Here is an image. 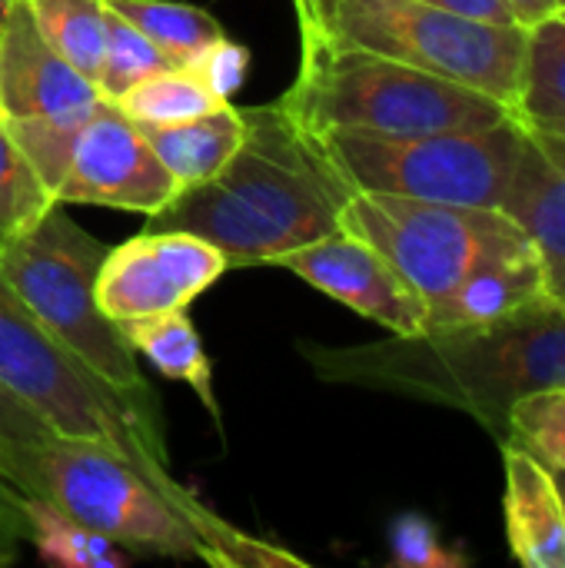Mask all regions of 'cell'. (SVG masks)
<instances>
[{
    "label": "cell",
    "instance_id": "obj_17",
    "mask_svg": "<svg viewBox=\"0 0 565 568\" xmlns=\"http://www.w3.org/2000/svg\"><path fill=\"white\" fill-rule=\"evenodd\" d=\"M180 190L216 176L246 136L243 106L223 103L180 123H137Z\"/></svg>",
    "mask_w": 565,
    "mask_h": 568
},
{
    "label": "cell",
    "instance_id": "obj_12",
    "mask_svg": "<svg viewBox=\"0 0 565 568\" xmlns=\"http://www.w3.org/2000/svg\"><path fill=\"white\" fill-rule=\"evenodd\" d=\"M273 266L296 273L323 296L380 323L393 336L426 333V303L420 300V293L393 270L386 256H380L366 240L346 230L290 250L276 256Z\"/></svg>",
    "mask_w": 565,
    "mask_h": 568
},
{
    "label": "cell",
    "instance_id": "obj_20",
    "mask_svg": "<svg viewBox=\"0 0 565 568\" xmlns=\"http://www.w3.org/2000/svg\"><path fill=\"white\" fill-rule=\"evenodd\" d=\"M23 542H30L47 566L123 568L130 562V556L113 539L93 532L90 526L77 523L60 506H53L50 499H40V496L27 499V536H23Z\"/></svg>",
    "mask_w": 565,
    "mask_h": 568
},
{
    "label": "cell",
    "instance_id": "obj_14",
    "mask_svg": "<svg viewBox=\"0 0 565 568\" xmlns=\"http://www.w3.org/2000/svg\"><path fill=\"white\" fill-rule=\"evenodd\" d=\"M559 306L549 293L546 266L533 240L483 260L440 306L426 316V333L480 329L523 313Z\"/></svg>",
    "mask_w": 565,
    "mask_h": 568
},
{
    "label": "cell",
    "instance_id": "obj_1",
    "mask_svg": "<svg viewBox=\"0 0 565 568\" xmlns=\"http://www.w3.org/2000/svg\"><path fill=\"white\" fill-rule=\"evenodd\" d=\"M246 136L206 183L180 190L147 230H186L233 266H263L340 230L350 186L280 103L243 106Z\"/></svg>",
    "mask_w": 565,
    "mask_h": 568
},
{
    "label": "cell",
    "instance_id": "obj_19",
    "mask_svg": "<svg viewBox=\"0 0 565 568\" xmlns=\"http://www.w3.org/2000/svg\"><path fill=\"white\" fill-rule=\"evenodd\" d=\"M516 116L529 133H565V17L559 10L526 27V60Z\"/></svg>",
    "mask_w": 565,
    "mask_h": 568
},
{
    "label": "cell",
    "instance_id": "obj_37",
    "mask_svg": "<svg viewBox=\"0 0 565 568\" xmlns=\"http://www.w3.org/2000/svg\"><path fill=\"white\" fill-rule=\"evenodd\" d=\"M556 10H565V0H556Z\"/></svg>",
    "mask_w": 565,
    "mask_h": 568
},
{
    "label": "cell",
    "instance_id": "obj_29",
    "mask_svg": "<svg viewBox=\"0 0 565 568\" xmlns=\"http://www.w3.org/2000/svg\"><path fill=\"white\" fill-rule=\"evenodd\" d=\"M390 552H393V566L403 568H453L463 566V556L450 552L433 523H426L423 516H400L390 529Z\"/></svg>",
    "mask_w": 565,
    "mask_h": 568
},
{
    "label": "cell",
    "instance_id": "obj_25",
    "mask_svg": "<svg viewBox=\"0 0 565 568\" xmlns=\"http://www.w3.org/2000/svg\"><path fill=\"white\" fill-rule=\"evenodd\" d=\"M110 10V7H107ZM173 67L167 60V53L150 43L137 27H130L123 17H117L110 10L107 20V43H103V57H100V70H97V93L103 100H120L133 83H140L143 77Z\"/></svg>",
    "mask_w": 565,
    "mask_h": 568
},
{
    "label": "cell",
    "instance_id": "obj_41",
    "mask_svg": "<svg viewBox=\"0 0 565 568\" xmlns=\"http://www.w3.org/2000/svg\"><path fill=\"white\" fill-rule=\"evenodd\" d=\"M0 240H3V233H0Z\"/></svg>",
    "mask_w": 565,
    "mask_h": 568
},
{
    "label": "cell",
    "instance_id": "obj_30",
    "mask_svg": "<svg viewBox=\"0 0 565 568\" xmlns=\"http://www.w3.org/2000/svg\"><path fill=\"white\" fill-rule=\"evenodd\" d=\"M423 3H433L440 10H450V13H460V17L486 20V23H516L506 0H423Z\"/></svg>",
    "mask_w": 565,
    "mask_h": 568
},
{
    "label": "cell",
    "instance_id": "obj_3",
    "mask_svg": "<svg viewBox=\"0 0 565 568\" xmlns=\"http://www.w3.org/2000/svg\"><path fill=\"white\" fill-rule=\"evenodd\" d=\"M20 489L50 499L77 523L137 556L210 566H306V559L243 536L190 489L167 486L103 439L50 433L23 453Z\"/></svg>",
    "mask_w": 565,
    "mask_h": 568
},
{
    "label": "cell",
    "instance_id": "obj_32",
    "mask_svg": "<svg viewBox=\"0 0 565 568\" xmlns=\"http://www.w3.org/2000/svg\"><path fill=\"white\" fill-rule=\"evenodd\" d=\"M506 3H509L516 23H523V27H533L536 20L556 13V0H506Z\"/></svg>",
    "mask_w": 565,
    "mask_h": 568
},
{
    "label": "cell",
    "instance_id": "obj_27",
    "mask_svg": "<svg viewBox=\"0 0 565 568\" xmlns=\"http://www.w3.org/2000/svg\"><path fill=\"white\" fill-rule=\"evenodd\" d=\"M50 433L53 429L30 406H23L17 396H10L0 386V469L7 473V479L17 489H20V476H23V453L37 443H43Z\"/></svg>",
    "mask_w": 565,
    "mask_h": 568
},
{
    "label": "cell",
    "instance_id": "obj_21",
    "mask_svg": "<svg viewBox=\"0 0 565 568\" xmlns=\"http://www.w3.org/2000/svg\"><path fill=\"white\" fill-rule=\"evenodd\" d=\"M117 17L137 27L150 43H157L173 67H186V60L203 50L210 40L223 37V23L183 0H103Z\"/></svg>",
    "mask_w": 565,
    "mask_h": 568
},
{
    "label": "cell",
    "instance_id": "obj_13",
    "mask_svg": "<svg viewBox=\"0 0 565 568\" xmlns=\"http://www.w3.org/2000/svg\"><path fill=\"white\" fill-rule=\"evenodd\" d=\"M103 97L37 30L27 0L0 17V116L83 126Z\"/></svg>",
    "mask_w": 565,
    "mask_h": 568
},
{
    "label": "cell",
    "instance_id": "obj_11",
    "mask_svg": "<svg viewBox=\"0 0 565 568\" xmlns=\"http://www.w3.org/2000/svg\"><path fill=\"white\" fill-rule=\"evenodd\" d=\"M176 193V180L150 150L140 126L120 113L117 103L100 100L73 140L67 173L53 190V203H83L153 216Z\"/></svg>",
    "mask_w": 565,
    "mask_h": 568
},
{
    "label": "cell",
    "instance_id": "obj_7",
    "mask_svg": "<svg viewBox=\"0 0 565 568\" xmlns=\"http://www.w3.org/2000/svg\"><path fill=\"white\" fill-rule=\"evenodd\" d=\"M0 386L30 406L53 433L117 446L140 469L180 486L167 469L157 403L117 393L73 359L13 296L0 273Z\"/></svg>",
    "mask_w": 565,
    "mask_h": 568
},
{
    "label": "cell",
    "instance_id": "obj_16",
    "mask_svg": "<svg viewBox=\"0 0 565 568\" xmlns=\"http://www.w3.org/2000/svg\"><path fill=\"white\" fill-rule=\"evenodd\" d=\"M503 210L529 233L536 243L549 293L563 306L565 303V166L553 163L536 136L529 133L519 170L506 193Z\"/></svg>",
    "mask_w": 565,
    "mask_h": 568
},
{
    "label": "cell",
    "instance_id": "obj_15",
    "mask_svg": "<svg viewBox=\"0 0 565 568\" xmlns=\"http://www.w3.org/2000/svg\"><path fill=\"white\" fill-rule=\"evenodd\" d=\"M503 513L509 552L526 568H565V509L553 473L503 439Z\"/></svg>",
    "mask_w": 565,
    "mask_h": 568
},
{
    "label": "cell",
    "instance_id": "obj_24",
    "mask_svg": "<svg viewBox=\"0 0 565 568\" xmlns=\"http://www.w3.org/2000/svg\"><path fill=\"white\" fill-rule=\"evenodd\" d=\"M503 439L526 449L549 473L565 469V383L519 396L506 413Z\"/></svg>",
    "mask_w": 565,
    "mask_h": 568
},
{
    "label": "cell",
    "instance_id": "obj_35",
    "mask_svg": "<svg viewBox=\"0 0 565 568\" xmlns=\"http://www.w3.org/2000/svg\"><path fill=\"white\" fill-rule=\"evenodd\" d=\"M553 483H556V489H559V499H563L565 509V469H553Z\"/></svg>",
    "mask_w": 565,
    "mask_h": 568
},
{
    "label": "cell",
    "instance_id": "obj_2",
    "mask_svg": "<svg viewBox=\"0 0 565 568\" xmlns=\"http://www.w3.org/2000/svg\"><path fill=\"white\" fill-rule=\"evenodd\" d=\"M300 353L323 383L443 403L503 439L506 413L519 396L565 383V316L559 306H546L480 329L390 333L363 346L303 339Z\"/></svg>",
    "mask_w": 565,
    "mask_h": 568
},
{
    "label": "cell",
    "instance_id": "obj_33",
    "mask_svg": "<svg viewBox=\"0 0 565 568\" xmlns=\"http://www.w3.org/2000/svg\"><path fill=\"white\" fill-rule=\"evenodd\" d=\"M20 542H23V536H20L17 529H10V526H3V523H0V568L10 566V562L17 559Z\"/></svg>",
    "mask_w": 565,
    "mask_h": 568
},
{
    "label": "cell",
    "instance_id": "obj_28",
    "mask_svg": "<svg viewBox=\"0 0 565 568\" xmlns=\"http://www.w3.org/2000/svg\"><path fill=\"white\" fill-rule=\"evenodd\" d=\"M186 70L220 100H233V93L246 83L250 73V50L226 33L210 40L186 60Z\"/></svg>",
    "mask_w": 565,
    "mask_h": 568
},
{
    "label": "cell",
    "instance_id": "obj_40",
    "mask_svg": "<svg viewBox=\"0 0 565 568\" xmlns=\"http://www.w3.org/2000/svg\"><path fill=\"white\" fill-rule=\"evenodd\" d=\"M559 13H563V17H565V10H559Z\"/></svg>",
    "mask_w": 565,
    "mask_h": 568
},
{
    "label": "cell",
    "instance_id": "obj_6",
    "mask_svg": "<svg viewBox=\"0 0 565 568\" xmlns=\"http://www.w3.org/2000/svg\"><path fill=\"white\" fill-rule=\"evenodd\" d=\"M107 250V243L90 236L53 203L30 226L3 233L0 273L30 316L73 359L123 396L153 399L133 346L120 323L100 310L93 293Z\"/></svg>",
    "mask_w": 565,
    "mask_h": 568
},
{
    "label": "cell",
    "instance_id": "obj_39",
    "mask_svg": "<svg viewBox=\"0 0 565 568\" xmlns=\"http://www.w3.org/2000/svg\"><path fill=\"white\" fill-rule=\"evenodd\" d=\"M296 3H300V0H293V7H296Z\"/></svg>",
    "mask_w": 565,
    "mask_h": 568
},
{
    "label": "cell",
    "instance_id": "obj_18",
    "mask_svg": "<svg viewBox=\"0 0 565 568\" xmlns=\"http://www.w3.org/2000/svg\"><path fill=\"white\" fill-rule=\"evenodd\" d=\"M127 343L133 353H140L157 373H163L173 383L190 386L203 409L220 423V399L213 386V363L200 343V333L193 326V316L186 310H167L153 316H137L120 323Z\"/></svg>",
    "mask_w": 565,
    "mask_h": 568
},
{
    "label": "cell",
    "instance_id": "obj_9",
    "mask_svg": "<svg viewBox=\"0 0 565 568\" xmlns=\"http://www.w3.org/2000/svg\"><path fill=\"white\" fill-rule=\"evenodd\" d=\"M340 230L366 240L420 293L426 316L483 260L529 233L500 206H456L396 193H350Z\"/></svg>",
    "mask_w": 565,
    "mask_h": 568
},
{
    "label": "cell",
    "instance_id": "obj_10",
    "mask_svg": "<svg viewBox=\"0 0 565 568\" xmlns=\"http://www.w3.org/2000/svg\"><path fill=\"white\" fill-rule=\"evenodd\" d=\"M230 270L223 250L186 230H147L110 246L97 273V303L113 320L186 310Z\"/></svg>",
    "mask_w": 565,
    "mask_h": 568
},
{
    "label": "cell",
    "instance_id": "obj_22",
    "mask_svg": "<svg viewBox=\"0 0 565 568\" xmlns=\"http://www.w3.org/2000/svg\"><path fill=\"white\" fill-rule=\"evenodd\" d=\"M40 37L83 77L97 80L110 10L103 0H27Z\"/></svg>",
    "mask_w": 565,
    "mask_h": 568
},
{
    "label": "cell",
    "instance_id": "obj_26",
    "mask_svg": "<svg viewBox=\"0 0 565 568\" xmlns=\"http://www.w3.org/2000/svg\"><path fill=\"white\" fill-rule=\"evenodd\" d=\"M53 206L50 190L37 176L27 153L17 146L0 120V233L30 226L40 213Z\"/></svg>",
    "mask_w": 565,
    "mask_h": 568
},
{
    "label": "cell",
    "instance_id": "obj_36",
    "mask_svg": "<svg viewBox=\"0 0 565 568\" xmlns=\"http://www.w3.org/2000/svg\"><path fill=\"white\" fill-rule=\"evenodd\" d=\"M10 3H13V0H0V17L7 13V7H10Z\"/></svg>",
    "mask_w": 565,
    "mask_h": 568
},
{
    "label": "cell",
    "instance_id": "obj_23",
    "mask_svg": "<svg viewBox=\"0 0 565 568\" xmlns=\"http://www.w3.org/2000/svg\"><path fill=\"white\" fill-rule=\"evenodd\" d=\"M113 103L133 123H180V120L203 116L230 100L213 97L186 67H167L133 83Z\"/></svg>",
    "mask_w": 565,
    "mask_h": 568
},
{
    "label": "cell",
    "instance_id": "obj_34",
    "mask_svg": "<svg viewBox=\"0 0 565 568\" xmlns=\"http://www.w3.org/2000/svg\"><path fill=\"white\" fill-rule=\"evenodd\" d=\"M533 136H536V143L543 146V153H546L553 163L565 166V133H559V136H539V133H533Z\"/></svg>",
    "mask_w": 565,
    "mask_h": 568
},
{
    "label": "cell",
    "instance_id": "obj_4",
    "mask_svg": "<svg viewBox=\"0 0 565 568\" xmlns=\"http://www.w3.org/2000/svg\"><path fill=\"white\" fill-rule=\"evenodd\" d=\"M276 103L306 133L360 130L376 136H426L486 130L516 116L496 97L456 80L340 47H303L296 80Z\"/></svg>",
    "mask_w": 565,
    "mask_h": 568
},
{
    "label": "cell",
    "instance_id": "obj_8",
    "mask_svg": "<svg viewBox=\"0 0 565 568\" xmlns=\"http://www.w3.org/2000/svg\"><path fill=\"white\" fill-rule=\"evenodd\" d=\"M353 193H396L456 206H500L519 170L529 130L509 116L486 130L376 136L360 130L313 133Z\"/></svg>",
    "mask_w": 565,
    "mask_h": 568
},
{
    "label": "cell",
    "instance_id": "obj_5",
    "mask_svg": "<svg viewBox=\"0 0 565 568\" xmlns=\"http://www.w3.org/2000/svg\"><path fill=\"white\" fill-rule=\"evenodd\" d=\"M300 50L380 53L496 97L513 113L523 90L526 27L486 23L423 0H300Z\"/></svg>",
    "mask_w": 565,
    "mask_h": 568
},
{
    "label": "cell",
    "instance_id": "obj_31",
    "mask_svg": "<svg viewBox=\"0 0 565 568\" xmlns=\"http://www.w3.org/2000/svg\"><path fill=\"white\" fill-rule=\"evenodd\" d=\"M27 493H20L10 479H7V473L0 469V523L3 526H10V529H17L20 536H27Z\"/></svg>",
    "mask_w": 565,
    "mask_h": 568
},
{
    "label": "cell",
    "instance_id": "obj_38",
    "mask_svg": "<svg viewBox=\"0 0 565 568\" xmlns=\"http://www.w3.org/2000/svg\"><path fill=\"white\" fill-rule=\"evenodd\" d=\"M559 310H563V316H565V303H563V306H559Z\"/></svg>",
    "mask_w": 565,
    "mask_h": 568
}]
</instances>
